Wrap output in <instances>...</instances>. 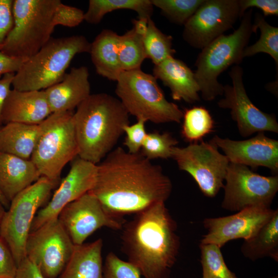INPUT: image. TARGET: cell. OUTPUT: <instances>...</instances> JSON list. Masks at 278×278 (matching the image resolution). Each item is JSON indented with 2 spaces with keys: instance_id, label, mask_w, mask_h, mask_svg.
Segmentation results:
<instances>
[{
  "instance_id": "cell-1",
  "label": "cell",
  "mask_w": 278,
  "mask_h": 278,
  "mask_svg": "<svg viewBox=\"0 0 278 278\" xmlns=\"http://www.w3.org/2000/svg\"><path fill=\"white\" fill-rule=\"evenodd\" d=\"M97 168L96 180L89 193L116 218L165 202L172 190V182L161 167L141 152L131 153L117 147Z\"/></svg>"
},
{
  "instance_id": "cell-2",
  "label": "cell",
  "mask_w": 278,
  "mask_h": 278,
  "mask_svg": "<svg viewBox=\"0 0 278 278\" xmlns=\"http://www.w3.org/2000/svg\"><path fill=\"white\" fill-rule=\"evenodd\" d=\"M122 251L144 278H168L180 247L177 224L165 202L135 214L122 228Z\"/></svg>"
},
{
  "instance_id": "cell-3",
  "label": "cell",
  "mask_w": 278,
  "mask_h": 278,
  "mask_svg": "<svg viewBox=\"0 0 278 278\" xmlns=\"http://www.w3.org/2000/svg\"><path fill=\"white\" fill-rule=\"evenodd\" d=\"M129 116L118 98L106 93L91 94L73 115L78 157L100 163L124 134Z\"/></svg>"
},
{
  "instance_id": "cell-4",
  "label": "cell",
  "mask_w": 278,
  "mask_h": 278,
  "mask_svg": "<svg viewBox=\"0 0 278 278\" xmlns=\"http://www.w3.org/2000/svg\"><path fill=\"white\" fill-rule=\"evenodd\" d=\"M91 43L82 35L54 38L28 59L15 74L13 89L41 91L59 82L74 57L90 53Z\"/></svg>"
},
{
  "instance_id": "cell-5",
  "label": "cell",
  "mask_w": 278,
  "mask_h": 278,
  "mask_svg": "<svg viewBox=\"0 0 278 278\" xmlns=\"http://www.w3.org/2000/svg\"><path fill=\"white\" fill-rule=\"evenodd\" d=\"M252 11L249 9L245 12L240 25L233 33L217 38L198 55L194 73L204 100L210 101L223 95V85L218 77L231 65L242 62L243 51L253 33Z\"/></svg>"
},
{
  "instance_id": "cell-6",
  "label": "cell",
  "mask_w": 278,
  "mask_h": 278,
  "mask_svg": "<svg viewBox=\"0 0 278 278\" xmlns=\"http://www.w3.org/2000/svg\"><path fill=\"white\" fill-rule=\"evenodd\" d=\"M60 0H13V27L0 47L10 56L29 59L51 38Z\"/></svg>"
},
{
  "instance_id": "cell-7",
  "label": "cell",
  "mask_w": 278,
  "mask_h": 278,
  "mask_svg": "<svg viewBox=\"0 0 278 278\" xmlns=\"http://www.w3.org/2000/svg\"><path fill=\"white\" fill-rule=\"evenodd\" d=\"M115 93L129 114L155 124L180 123L183 112L168 101L157 79L141 68L123 71L116 81Z\"/></svg>"
},
{
  "instance_id": "cell-8",
  "label": "cell",
  "mask_w": 278,
  "mask_h": 278,
  "mask_svg": "<svg viewBox=\"0 0 278 278\" xmlns=\"http://www.w3.org/2000/svg\"><path fill=\"white\" fill-rule=\"evenodd\" d=\"M73 113H53L39 124L38 136L30 158L41 176L57 184L63 168L78 155Z\"/></svg>"
},
{
  "instance_id": "cell-9",
  "label": "cell",
  "mask_w": 278,
  "mask_h": 278,
  "mask_svg": "<svg viewBox=\"0 0 278 278\" xmlns=\"http://www.w3.org/2000/svg\"><path fill=\"white\" fill-rule=\"evenodd\" d=\"M57 184L45 177L17 194L10 201L0 224V237L11 250L17 265L26 257L25 244L39 208Z\"/></svg>"
},
{
  "instance_id": "cell-10",
  "label": "cell",
  "mask_w": 278,
  "mask_h": 278,
  "mask_svg": "<svg viewBox=\"0 0 278 278\" xmlns=\"http://www.w3.org/2000/svg\"><path fill=\"white\" fill-rule=\"evenodd\" d=\"M217 145L208 142L190 143L185 147L175 146L171 158L179 168L188 173L206 197H215L223 187L230 162Z\"/></svg>"
},
{
  "instance_id": "cell-11",
  "label": "cell",
  "mask_w": 278,
  "mask_h": 278,
  "mask_svg": "<svg viewBox=\"0 0 278 278\" xmlns=\"http://www.w3.org/2000/svg\"><path fill=\"white\" fill-rule=\"evenodd\" d=\"M75 246L57 217L30 232L25 255L45 278H57L71 258Z\"/></svg>"
},
{
  "instance_id": "cell-12",
  "label": "cell",
  "mask_w": 278,
  "mask_h": 278,
  "mask_svg": "<svg viewBox=\"0 0 278 278\" xmlns=\"http://www.w3.org/2000/svg\"><path fill=\"white\" fill-rule=\"evenodd\" d=\"M221 207L238 212L253 206L270 207L278 191V176L259 175L248 166L230 163L225 178Z\"/></svg>"
},
{
  "instance_id": "cell-13",
  "label": "cell",
  "mask_w": 278,
  "mask_h": 278,
  "mask_svg": "<svg viewBox=\"0 0 278 278\" xmlns=\"http://www.w3.org/2000/svg\"><path fill=\"white\" fill-rule=\"evenodd\" d=\"M240 18L238 0H204L184 25L182 37L192 47L202 49Z\"/></svg>"
},
{
  "instance_id": "cell-14",
  "label": "cell",
  "mask_w": 278,
  "mask_h": 278,
  "mask_svg": "<svg viewBox=\"0 0 278 278\" xmlns=\"http://www.w3.org/2000/svg\"><path fill=\"white\" fill-rule=\"evenodd\" d=\"M243 69L239 65L232 67L229 74L232 84L223 85L224 98L219 100L218 106L230 110L231 117L244 137L260 132L278 133L275 116L262 111L249 98L243 82Z\"/></svg>"
},
{
  "instance_id": "cell-15",
  "label": "cell",
  "mask_w": 278,
  "mask_h": 278,
  "mask_svg": "<svg viewBox=\"0 0 278 278\" xmlns=\"http://www.w3.org/2000/svg\"><path fill=\"white\" fill-rule=\"evenodd\" d=\"M58 218L75 245L84 244L98 229L120 230L123 222L108 214L98 199L88 192L65 206Z\"/></svg>"
},
{
  "instance_id": "cell-16",
  "label": "cell",
  "mask_w": 278,
  "mask_h": 278,
  "mask_svg": "<svg viewBox=\"0 0 278 278\" xmlns=\"http://www.w3.org/2000/svg\"><path fill=\"white\" fill-rule=\"evenodd\" d=\"M274 210L253 206L224 217L206 218L203 221L207 233L201 244H212L221 248L230 240L252 237L272 216Z\"/></svg>"
},
{
  "instance_id": "cell-17",
  "label": "cell",
  "mask_w": 278,
  "mask_h": 278,
  "mask_svg": "<svg viewBox=\"0 0 278 278\" xmlns=\"http://www.w3.org/2000/svg\"><path fill=\"white\" fill-rule=\"evenodd\" d=\"M97 169V164L79 157L75 158L69 172L61 181L50 201L38 211L30 232L47 221L57 218L65 206L89 192L94 184Z\"/></svg>"
},
{
  "instance_id": "cell-18",
  "label": "cell",
  "mask_w": 278,
  "mask_h": 278,
  "mask_svg": "<svg viewBox=\"0 0 278 278\" xmlns=\"http://www.w3.org/2000/svg\"><path fill=\"white\" fill-rule=\"evenodd\" d=\"M211 140L220 148L230 163L269 168L273 175L278 173V141L258 132L254 137L234 141L215 135Z\"/></svg>"
},
{
  "instance_id": "cell-19",
  "label": "cell",
  "mask_w": 278,
  "mask_h": 278,
  "mask_svg": "<svg viewBox=\"0 0 278 278\" xmlns=\"http://www.w3.org/2000/svg\"><path fill=\"white\" fill-rule=\"evenodd\" d=\"M44 91L51 113L73 111L91 94L88 67H72L61 81Z\"/></svg>"
},
{
  "instance_id": "cell-20",
  "label": "cell",
  "mask_w": 278,
  "mask_h": 278,
  "mask_svg": "<svg viewBox=\"0 0 278 278\" xmlns=\"http://www.w3.org/2000/svg\"><path fill=\"white\" fill-rule=\"evenodd\" d=\"M51 114L44 90L11 89L4 105L3 124L21 123L39 125Z\"/></svg>"
},
{
  "instance_id": "cell-21",
  "label": "cell",
  "mask_w": 278,
  "mask_h": 278,
  "mask_svg": "<svg viewBox=\"0 0 278 278\" xmlns=\"http://www.w3.org/2000/svg\"><path fill=\"white\" fill-rule=\"evenodd\" d=\"M153 76L169 88L173 100L190 103L200 101L195 73L182 60L171 57L154 65Z\"/></svg>"
},
{
  "instance_id": "cell-22",
  "label": "cell",
  "mask_w": 278,
  "mask_h": 278,
  "mask_svg": "<svg viewBox=\"0 0 278 278\" xmlns=\"http://www.w3.org/2000/svg\"><path fill=\"white\" fill-rule=\"evenodd\" d=\"M40 177L30 159L0 152V191L9 202Z\"/></svg>"
},
{
  "instance_id": "cell-23",
  "label": "cell",
  "mask_w": 278,
  "mask_h": 278,
  "mask_svg": "<svg viewBox=\"0 0 278 278\" xmlns=\"http://www.w3.org/2000/svg\"><path fill=\"white\" fill-rule=\"evenodd\" d=\"M119 37L110 29L102 30L91 43L90 54L96 73L116 81L123 72L118 59Z\"/></svg>"
},
{
  "instance_id": "cell-24",
  "label": "cell",
  "mask_w": 278,
  "mask_h": 278,
  "mask_svg": "<svg viewBox=\"0 0 278 278\" xmlns=\"http://www.w3.org/2000/svg\"><path fill=\"white\" fill-rule=\"evenodd\" d=\"M102 240L75 245L59 278H103Z\"/></svg>"
},
{
  "instance_id": "cell-25",
  "label": "cell",
  "mask_w": 278,
  "mask_h": 278,
  "mask_svg": "<svg viewBox=\"0 0 278 278\" xmlns=\"http://www.w3.org/2000/svg\"><path fill=\"white\" fill-rule=\"evenodd\" d=\"M39 125L9 123L0 128V152L30 160L35 147Z\"/></svg>"
},
{
  "instance_id": "cell-26",
  "label": "cell",
  "mask_w": 278,
  "mask_h": 278,
  "mask_svg": "<svg viewBox=\"0 0 278 278\" xmlns=\"http://www.w3.org/2000/svg\"><path fill=\"white\" fill-rule=\"evenodd\" d=\"M240 250L251 260L268 257L278 261L277 209L252 237L244 241Z\"/></svg>"
},
{
  "instance_id": "cell-27",
  "label": "cell",
  "mask_w": 278,
  "mask_h": 278,
  "mask_svg": "<svg viewBox=\"0 0 278 278\" xmlns=\"http://www.w3.org/2000/svg\"><path fill=\"white\" fill-rule=\"evenodd\" d=\"M148 20H133L132 28L120 36L118 59L123 71L141 68L146 56L143 38Z\"/></svg>"
},
{
  "instance_id": "cell-28",
  "label": "cell",
  "mask_w": 278,
  "mask_h": 278,
  "mask_svg": "<svg viewBox=\"0 0 278 278\" xmlns=\"http://www.w3.org/2000/svg\"><path fill=\"white\" fill-rule=\"evenodd\" d=\"M153 7L151 0H90L84 20L90 24H97L106 14L119 9L134 11L138 19L148 20L151 18Z\"/></svg>"
},
{
  "instance_id": "cell-29",
  "label": "cell",
  "mask_w": 278,
  "mask_h": 278,
  "mask_svg": "<svg viewBox=\"0 0 278 278\" xmlns=\"http://www.w3.org/2000/svg\"><path fill=\"white\" fill-rule=\"evenodd\" d=\"M182 119L181 134L190 144L200 142L214 128L215 122L211 114L202 106L186 109Z\"/></svg>"
},
{
  "instance_id": "cell-30",
  "label": "cell",
  "mask_w": 278,
  "mask_h": 278,
  "mask_svg": "<svg viewBox=\"0 0 278 278\" xmlns=\"http://www.w3.org/2000/svg\"><path fill=\"white\" fill-rule=\"evenodd\" d=\"M259 29L260 35L254 44L247 46L243 51V58L263 53L270 55L274 60L276 72L278 69V27L271 26L264 15L256 13L253 22V32Z\"/></svg>"
},
{
  "instance_id": "cell-31",
  "label": "cell",
  "mask_w": 278,
  "mask_h": 278,
  "mask_svg": "<svg viewBox=\"0 0 278 278\" xmlns=\"http://www.w3.org/2000/svg\"><path fill=\"white\" fill-rule=\"evenodd\" d=\"M172 36L162 32L151 18L149 19L143 38L146 58L154 65L173 57L176 50L172 47Z\"/></svg>"
},
{
  "instance_id": "cell-32",
  "label": "cell",
  "mask_w": 278,
  "mask_h": 278,
  "mask_svg": "<svg viewBox=\"0 0 278 278\" xmlns=\"http://www.w3.org/2000/svg\"><path fill=\"white\" fill-rule=\"evenodd\" d=\"M202 278H237L227 266L220 248L212 244H201Z\"/></svg>"
},
{
  "instance_id": "cell-33",
  "label": "cell",
  "mask_w": 278,
  "mask_h": 278,
  "mask_svg": "<svg viewBox=\"0 0 278 278\" xmlns=\"http://www.w3.org/2000/svg\"><path fill=\"white\" fill-rule=\"evenodd\" d=\"M204 0H151L171 22L184 25Z\"/></svg>"
},
{
  "instance_id": "cell-34",
  "label": "cell",
  "mask_w": 278,
  "mask_h": 278,
  "mask_svg": "<svg viewBox=\"0 0 278 278\" xmlns=\"http://www.w3.org/2000/svg\"><path fill=\"white\" fill-rule=\"evenodd\" d=\"M178 144V140L169 132L154 131L147 133L140 152L151 161L171 158V150Z\"/></svg>"
},
{
  "instance_id": "cell-35",
  "label": "cell",
  "mask_w": 278,
  "mask_h": 278,
  "mask_svg": "<svg viewBox=\"0 0 278 278\" xmlns=\"http://www.w3.org/2000/svg\"><path fill=\"white\" fill-rule=\"evenodd\" d=\"M139 270L130 262L110 252L103 265V278H141Z\"/></svg>"
},
{
  "instance_id": "cell-36",
  "label": "cell",
  "mask_w": 278,
  "mask_h": 278,
  "mask_svg": "<svg viewBox=\"0 0 278 278\" xmlns=\"http://www.w3.org/2000/svg\"><path fill=\"white\" fill-rule=\"evenodd\" d=\"M84 14L81 9L64 4L60 1L54 13L53 24L55 26L60 25L75 27L84 21Z\"/></svg>"
},
{
  "instance_id": "cell-37",
  "label": "cell",
  "mask_w": 278,
  "mask_h": 278,
  "mask_svg": "<svg viewBox=\"0 0 278 278\" xmlns=\"http://www.w3.org/2000/svg\"><path fill=\"white\" fill-rule=\"evenodd\" d=\"M146 121L138 119L132 125H128L124 128V133L126 137L124 143L127 151L131 153L140 152L141 147L147 133L145 128Z\"/></svg>"
},
{
  "instance_id": "cell-38",
  "label": "cell",
  "mask_w": 278,
  "mask_h": 278,
  "mask_svg": "<svg viewBox=\"0 0 278 278\" xmlns=\"http://www.w3.org/2000/svg\"><path fill=\"white\" fill-rule=\"evenodd\" d=\"M18 265L6 243L0 237V278H14Z\"/></svg>"
},
{
  "instance_id": "cell-39",
  "label": "cell",
  "mask_w": 278,
  "mask_h": 278,
  "mask_svg": "<svg viewBox=\"0 0 278 278\" xmlns=\"http://www.w3.org/2000/svg\"><path fill=\"white\" fill-rule=\"evenodd\" d=\"M13 0H0V47L13 26Z\"/></svg>"
},
{
  "instance_id": "cell-40",
  "label": "cell",
  "mask_w": 278,
  "mask_h": 278,
  "mask_svg": "<svg viewBox=\"0 0 278 278\" xmlns=\"http://www.w3.org/2000/svg\"><path fill=\"white\" fill-rule=\"evenodd\" d=\"M241 18L247 9L257 8L260 10L264 16L278 15V1L277 0H238Z\"/></svg>"
},
{
  "instance_id": "cell-41",
  "label": "cell",
  "mask_w": 278,
  "mask_h": 278,
  "mask_svg": "<svg viewBox=\"0 0 278 278\" xmlns=\"http://www.w3.org/2000/svg\"><path fill=\"white\" fill-rule=\"evenodd\" d=\"M27 59L9 56L0 51V78L8 73L15 74Z\"/></svg>"
},
{
  "instance_id": "cell-42",
  "label": "cell",
  "mask_w": 278,
  "mask_h": 278,
  "mask_svg": "<svg viewBox=\"0 0 278 278\" xmlns=\"http://www.w3.org/2000/svg\"><path fill=\"white\" fill-rule=\"evenodd\" d=\"M14 278H45L37 266L27 257L18 266Z\"/></svg>"
},
{
  "instance_id": "cell-43",
  "label": "cell",
  "mask_w": 278,
  "mask_h": 278,
  "mask_svg": "<svg viewBox=\"0 0 278 278\" xmlns=\"http://www.w3.org/2000/svg\"><path fill=\"white\" fill-rule=\"evenodd\" d=\"M14 75V73H8L0 78V127L3 124L2 117L3 106L8 95L11 90L10 86L12 85Z\"/></svg>"
},
{
  "instance_id": "cell-44",
  "label": "cell",
  "mask_w": 278,
  "mask_h": 278,
  "mask_svg": "<svg viewBox=\"0 0 278 278\" xmlns=\"http://www.w3.org/2000/svg\"><path fill=\"white\" fill-rule=\"evenodd\" d=\"M1 127H0V128ZM0 202L4 206V207L9 208L10 202L5 198V197L3 196V195L2 194L1 191H0Z\"/></svg>"
},
{
  "instance_id": "cell-45",
  "label": "cell",
  "mask_w": 278,
  "mask_h": 278,
  "mask_svg": "<svg viewBox=\"0 0 278 278\" xmlns=\"http://www.w3.org/2000/svg\"><path fill=\"white\" fill-rule=\"evenodd\" d=\"M5 212L4 206L0 202V224Z\"/></svg>"
},
{
  "instance_id": "cell-46",
  "label": "cell",
  "mask_w": 278,
  "mask_h": 278,
  "mask_svg": "<svg viewBox=\"0 0 278 278\" xmlns=\"http://www.w3.org/2000/svg\"><path fill=\"white\" fill-rule=\"evenodd\" d=\"M271 278H277V276H274V277H271Z\"/></svg>"
}]
</instances>
